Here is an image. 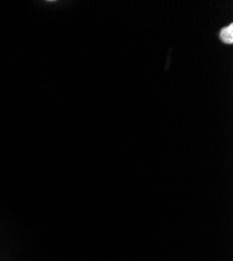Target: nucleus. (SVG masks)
<instances>
[{
	"mask_svg": "<svg viewBox=\"0 0 233 261\" xmlns=\"http://www.w3.org/2000/svg\"><path fill=\"white\" fill-rule=\"evenodd\" d=\"M220 38L223 42L227 44H232L233 43V25L230 24L227 28H224L220 33Z\"/></svg>",
	"mask_w": 233,
	"mask_h": 261,
	"instance_id": "nucleus-1",
	"label": "nucleus"
}]
</instances>
